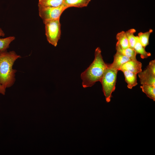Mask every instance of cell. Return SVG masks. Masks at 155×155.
I'll use <instances>...</instances> for the list:
<instances>
[{"label":"cell","mask_w":155,"mask_h":155,"mask_svg":"<svg viewBox=\"0 0 155 155\" xmlns=\"http://www.w3.org/2000/svg\"><path fill=\"white\" fill-rule=\"evenodd\" d=\"M107 67V64L103 60L101 49L98 47L95 50L93 62L81 75L83 87H90L96 82H100Z\"/></svg>","instance_id":"6da1fadb"},{"label":"cell","mask_w":155,"mask_h":155,"mask_svg":"<svg viewBox=\"0 0 155 155\" xmlns=\"http://www.w3.org/2000/svg\"><path fill=\"white\" fill-rule=\"evenodd\" d=\"M15 51H0V84L6 88L11 87L15 81L17 70L13 66L16 60L20 58Z\"/></svg>","instance_id":"7a4b0ae2"},{"label":"cell","mask_w":155,"mask_h":155,"mask_svg":"<svg viewBox=\"0 0 155 155\" xmlns=\"http://www.w3.org/2000/svg\"><path fill=\"white\" fill-rule=\"evenodd\" d=\"M118 71L107 67L100 81L106 101L110 102L112 94L115 89L117 75Z\"/></svg>","instance_id":"3957f363"},{"label":"cell","mask_w":155,"mask_h":155,"mask_svg":"<svg viewBox=\"0 0 155 155\" xmlns=\"http://www.w3.org/2000/svg\"><path fill=\"white\" fill-rule=\"evenodd\" d=\"M45 25V34L49 43L56 47L61 36V25L60 19L46 21Z\"/></svg>","instance_id":"277c9868"},{"label":"cell","mask_w":155,"mask_h":155,"mask_svg":"<svg viewBox=\"0 0 155 155\" xmlns=\"http://www.w3.org/2000/svg\"><path fill=\"white\" fill-rule=\"evenodd\" d=\"M39 15L43 23L60 19L63 12L67 8L63 4L58 7L45 6L38 4Z\"/></svg>","instance_id":"5b68a950"},{"label":"cell","mask_w":155,"mask_h":155,"mask_svg":"<svg viewBox=\"0 0 155 155\" xmlns=\"http://www.w3.org/2000/svg\"><path fill=\"white\" fill-rule=\"evenodd\" d=\"M138 74L141 84L148 85L155 87V75L147 68Z\"/></svg>","instance_id":"8992f818"},{"label":"cell","mask_w":155,"mask_h":155,"mask_svg":"<svg viewBox=\"0 0 155 155\" xmlns=\"http://www.w3.org/2000/svg\"><path fill=\"white\" fill-rule=\"evenodd\" d=\"M142 63L137 60H131L122 64L119 71H128L137 74L142 71Z\"/></svg>","instance_id":"52a82bcc"},{"label":"cell","mask_w":155,"mask_h":155,"mask_svg":"<svg viewBox=\"0 0 155 155\" xmlns=\"http://www.w3.org/2000/svg\"><path fill=\"white\" fill-rule=\"evenodd\" d=\"M130 60L128 57L116 52L114 56L113 62L111 64H107V66L111 69L119 71L122 64Z\"/></svg>","instance_id":"ba28073f"},{"label":"cell","mask_w":155,"mask_h":155,"mask_svg":"<svg viewBox=\"0 0 155 155\" xmlns=\"http://www.w3.org/2000/svg\"><path fill=\"white\" fill-rule=\"evenodd\" d=\"M121 71L124 74L128 88L131 89L137 84V74L127 70H123Z\"/></svg>","instance_id":"9c48e42d"},{"label":"cell","mask_w":155,"mask_h":155,"mask_svg":"<svg viewBox=\"0 0 155 155\" xmlns=\"http://www.w3.org/2000/svg\"><path fill=\"white\" fill-rule=\"evenodd\" d=\"M91 0H64L63 5L67 9L70 7L82 8L87 7Z\"/></svg>","instance_id":"30bf717a"},{"label":"cell","mask_w":155,"mask_h":155,"mask_svg":"<svg viewBox=\"0 0 155 155\" xmlns=\"http://www.w3.org/2000/svg\"><path fill=\"white\" fill-rule=\"evenodd\" d=\"M116 49L117 53L123 55L128 58L130 60H137L136 54L134 49L130 47L123 49L117 44L116 43Z\"/></svg>","instance_id":"8fae6325"},{"label":"cell","mask_w":155,"mask_h":155,"mask_svg":"<svg viewBox=\"0 0 155 155\" xmlns=\"http://www.w3.org/2000/svg\"><path fill=\"white\" fill-rule=\"evenodd\" d=\"M133 49L135 51L136 54H140L141 57L142 59L147 58L151 55L150 53L146 51L145 48L142 46L139 41L137 36L136 42Z\"/></svg>","instance_id":"7c38bea8"},{"label":"cell","mask_w":155,"mask_h":155,"mask_svg":"<svg viewBox=\"0 0 155 155\" xmlns=\"http://www.w3.org/2000/svg\"><path fill=\"white\" fill-rule=\"evenodd\" d=\"M116 38L117 40V43L121 48L124 49L129 47V42L125 32L122 31L118 33L116 35Z\"/></svg>","instance_id":"4fadbf2b"},{"label":"cell","mask_w":155,"mask_h":155,"mask_svg":"<svg viewBox=\"0 0 155 155\" xmlns=\"http://www.w3.org/2000/svg\"><path fill=\"white\" fill-rule=\"evenodd\" d=\"M152 29L145 32H140L138 34L137 37L140 42L145 48L149 44L150 35L153 32Z\"/></svg>","instance_id":"5bb4252c"},{"label":"cell","mask_w":155,"mask_h":155,"mask_svg":"<svg viewBox=\"0 0 155 155\" xmlns=\"http://www.w3.org/2000/svg\"><path fill=\"white\" fill-rule=\"evenodd\" d=\"M64 0H38V4L45 6L58 7L63 5Z\"/></svg>","instance_id":"9a60e30c"},{"label":"cell","mask_w":155,"mask_h":155,"mask_svg":"<svg viewBox=\"0 0 155 155\" xmlns=\"http://www.w3.org/2000/svg\"><path fill=\"white\" fill-rule=\"evenodd\" d=\"M136 32V30L133 28L130 29L125 32L129 47L133 49L136 41L137 36H135L134 35V34Z\"/></svg>","instance_id":"2e32d148"},{"label":"cell","mask_w":155,"mask_h":155,"mask_svg":"<svg viewBox=\"0 0 155 155\" xmlns=\"http://www.w3.org/2000/svg\"><path fill=\"white\" fill-rule=\"evenodd\" d=\"M142 91L150 99L155 100V87L146 85H142L140 86Z\"/></svg>","instance_id":"e0dca14e"},{"label":"cell","mask_w":155,"mask_h":155,"mask_svg":"<svg viewBox=\"0 0 155 155\" xmlns=\"http://www.w3.org/2000/svg\"><path fill=\"white\" fill-rule=\"evenodd\" d=\"M15 37L10 36L5 38H0V51H7L9 48L10 43L14 40Z\"/></svg>","instance_id":"ac0fdd59"},{"label":"cell","mask_w":155,"mask_h":155,"mask_svg":"<svg viewBox=\"0 0 155 155\" xmlns=\"http://www.w3.org/2000/svg\"><path fill=\"white\" fill-rule=\"evenodd\" d=\"M150 71L155 75V60L151 61L147 67Z\"/></svg>","instance_id":"d6986e66"},{"label":"cell","mask_w":155,"mask_h":155,"mask_svg":"<svg viewBox=\"0 0 155 155\" xmlns=\"http://www.w3.org/2000/svg\"><path fill=\"white\" fill-rule=\"evenodd\" d=\"M6 88L2 85L0 84V94L5 95L6 92Z\"/></svg>","instance_id":"ffe728a7"},{"label":"cell","mask_w":155,"mask_h":155,"mask_svg":"<svg viewBox=\"0 0 155 155\" xmlns=\"http://www.w3.org/2000/svg\"><path fill=\"white\" fill-rule=\"evenodd\" d=\"M5 35L4 33L2 30L0 28V36H4Z\"/></svg>","instance_id":"44dd1931"}]
</instances>
